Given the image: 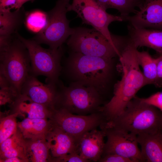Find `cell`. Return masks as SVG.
<instances>
[{
	"label": "cell",
	"instance_id": "obj_1",
	"mask_svg": "<svg viewBox=\"0 0 162 162\" xmlns=\"http://www.w3.org/2000/svg\"><path fill=\"white\" fill-rule=\"evenodd\" d=\"M136 49L128 43L119 57L123 72L122 78L115 85L112 98L100 109L106 122L122 113L138 91L146 85L136 56Z\"/></svg>",
	"mask_w": 162,
	"mask_h": 162
},
{
	"label": "cell",
	"instance_id": "obj_2",
	"mask_svg": "<svg viewBox=\"0 0 162 162\" xmlns=\"http://www.w3.org/2000/svg\"><path fill=\"white\" fill-rule=\"evenodd\" d=\"M114 59L70 51L66 62L65 72L71 82L93 87L103 95L112 77Z\"/></svg>",
	"mask_w": 162,
	"mask_h": 162
},
{
	"label": "cell",
	"instance_id": "obj_3",
	"mask_svg": "<svg viewBox=\"0 0 162 162\" xmlns=\"http://www.w3.org/2000/svg\"><path fill=\"white\" fill-rule=\"evenodd\" d=\"M104 127L124 130L136 136L162 134V112L135 97L124 110Z\"/></svg>",
	"mask_w": 162,
	"mask_h": 162
},
{
	"label": "cell",
	"instance_id": "obj_4",
	"mask_svg": "<svg viewBox=\"0 0 162 162\" xmlns=\"http://www.w3.org/2000/svg\"><path fill=\"white\" fill-rule=\"evenodd\" d=\"M17 33L7 45L0 48V73L20 94L22 86L30 74L31 64L28 50Z\"/></svg>",
	"mask_w": 162,
	"mask_h": 162
},
{
	"label": "cell",
	"instance_id": "obj_5",
	"mask_svg": "<svg viewBox=\"0 0 162 162\" xmlns=\"http://www.w3.org/2000/svg\"><path fill=\"white\" fill-rule=\"evenodd\" d=\"M73 29L67 41L70 51L72 52L92 56L114 58L120 56L127 44H113L93 28L79 27Z\"/></svg>",
	"mask_w": 162,
	"mask_h": 162
},
{
	"label": "cell",
	"instance_id": "obj_6",
	"mask_svg": "<svg viewBox=\"0 0 162 162\" xmlns=\"http://www.w3.org/2000/svg\"><path fill=\"white\" fill-rule=\"evenodd\" d=\"M103 95L93 87L71 82L60 84L56 108H64L75 114L86 115L99 111Z\"/></svg>",
	"mask_w": 162,
	"mask_h": 162
},
{
	"label": "cell",
	"instance_id": "obj_7",
	"mask_svg": "<svg viewBox=\"0 0 162 162\" xmlns=\"http://www.w3.org/2000/svg\"><path fill=\"white\" fill-rule=\"evenodd\" d=\"M18 37L29 52L31 64L30 74L46 77V83L58 84L62 70L61 61L64 53L62 46L57 49H45L35 40L24 38L17 32Z\"/></svg>",
	"mask_w": 162,
	"mask_h": 162
},
{
	"label": "cell",
	"instance_id": "obj_8",
	"mask_svg": "<svg viewBox=\"0 0 162 162\" xmlns=\"http://www.w3.org/2000/svg\"><path fill=\"white\" fill-rule=\"evenodd\" d=\"M68 10V11L75 12L77 16L81 19L82 24L92 26L111 43L122 44V36L112 34L108 27L112 22L123 21V17L108 13L96 0H73Z\"/></svg>",
	"mask_w": 162,
	"mask_h": 162
},
{
	"label": "cell",
	"instance_id": "obj_9",
	"mask_svg": "<svg viewBox=\"0 0 162 162\" xmlns=\"http://www.w3.org/2000/svg\"><path fill=\"white\" fill-rule=\"evenodd\" d=\"M70 0H58L55 7L47 12L48 21L45 27L32 39L39 44H44L50 48L62 46L73 32L66 17Z\"/></svg>",
	"mask_w": 162,
	"mask_h": 162
},
{
	"label": "cell",
	"instance_id": "obj_10",
	"mask_svg": "<svg viewBox=\"0 0 162 162\" xmlns=\"http://www.w3.org/2000/svg\"><path fill=\"white\" fill-rule=\"evenodd\" d=\"M50 119L53 125L63 130L77 142L83 134L106 122L103 113L100 111L82 115L72 113L63 108L54 109Z\"/></svg>",
	"mask_w": 162,
	"mask_h": 162
},
{
	"label": "cell",
	"instance_id": "obj_11",
	"mask_svg": "<svg viewBox=\"0 0 162 162\" xmlns=\"http://www.w3.org/2000/svg\"><path fill=\"white\" fill-rule=\"evenodd\" d=\"M101 129L104 130L107 138L102 155L116 154L130 159L134 162H143L138 147L136 135L111 128L102 127Z\"/></svg>",
	"mask_w": 162,
	"mask_h": 162
},
{
	"label": "cell",
	"instance_id": "obj_12",
	"mask_svg": "<svg viewBox=\"0 0 162 162\" xmlns=\"http://www.w3.org/2000/svg\"><path fill=\"white\" fill-rule=\"evenodd\" d=\"M31 74L22 87L21 93L24 94L33 101L52 109L56 108L59 89L58 84L40 82Z\"/></svg>",
	"mask_w": 162,
	"mask_h": 162
},
{
	"label": "cell",
	"instance_id": "obj_13",
	"mask_svg": "<svg viewBox=\"0 0 162 162\" xmlns=\"http://www.w3.org/2000/svg\"><path fill=\"white\" fill-rule=\"evenodd\" d=\"M138 8L123 20L136 28L162 30V0H144Z\"/></svg>",
	"mask_w": 162,
	"mask_h": 162
},
{
	"label": "cell",
	"instance_id": "obj_14",
	"mask_svg": "<svg viewBox=\"0 0 162 162\" xmlns=\"http://www.w3.org/2000/svg\"><path fill=\"white\" fill-rule=\"evenodd\" d=\"M96 129L83 134L77 142V150L80 155L84 159L98 161L103 154L105 145L104 130Z\"/></svg>",
	"mask_w": 162,
	"mask_h": 162
},
{
	"label": "cell",
	"instance_id": "obj_15",
	"mask_svg": "<svg viewBox=\"0 0 162 162\" xmlns=\"http://www.w3.org/2000/svg\"><path fill=\"white\" fill-rule=\"evenodd\" d=\"M45 139L51 160L52 158L77 152V141L63 130L53 124L46 135Z\"/></svg>",
	"mask_w": 162,
	"mask_h": 162
},
{
	"label": "cell",
	"instance_id": "obj_16",
	"mask_svg": "<svg viewBox=\"0 0 162 162\" xmlns=\"http://www.w3.org/2000/svg\"><path fill=\"white\" fill-rule=\"evenodd\" d=\"M127 28L128 42L135 48L148 47L162 55V30L138 28L129 24Z\"/></svg>",
	"mask_w": 162,
	"mask_h": 162
},
{
	"label": "cell",
	"instance_id": "obj_17",
	"mask_svg": "<svg viewBox=\"0 0 162 162\" xmlns=\"http://www.w3.org/2000/svg\"><path fill=\"white\" fill-rule=\"evenodd\" d=\"M10 105L13 112L17 113L24 118L50 119L54 109L36 103L21 93Z\"/></svg>",
	"mask_w": 162,
	"mask_h": 162
},
{
	"label": "cell",
	"instance_id": "obj_18",
	"mask_svg": "<svg viewBox=\"0 0 162 162\" xmlns=\"http://www.w3.org/2000/svg\"><path fill=\"white\" fill-rule=\"evenodd\" d=\"M143 162H162V134L137 136Z\"/></svg>",
	"mask_w": 162,
	"mask_h": 162
},
{
	"label": "cell",
	"instance_id": "obj_19",
	"mask_svg": "<svg viewBox=\"0 0 162 162\" xmlns=\"http://www.w3.org/2000/svg\"><path fill=\"white\" fill-rule=\"evenodd\" d=\"M52 124L50 119L25 118L17 122L18 128L25 139L45 138Z\"/></svg>",
	"mask_w": 162,
	"mask_h": 162
},
{
	"label": "cell",
	"instance_id": "obj_20",
	"mask_svg": "<svg viewBox=\"0 0 162 162\" xmlns=\"http://www.w3.org/2000/svg\"><path fill=\"white\" fill-rule=\"evenodd\" d=\"M26 140L18 128L15 133L0 144V160L18 157L27 160Z\"/></svg>",
	"mask_w": 162,
	"mask_h": 162
},
{
	"label": "cell",
	"instance_id": "obj_21",
	"mask_svg": "<svg viewBox=\"0 0 162 162\" xmlns=\"http://www.w3.org/2000/svg\"><path fill=\"white\" fill-rule=\"evenodd\" d=\"M26 13L22 8L13 12H0V36H10L17 32L24 23Z\"/></svg>",
	"mask_w": 162,
	"mask_h": 162
},
{
	"label": "cell",
	"instance_id": "obj_22",
	"mask_svg": "<svg viewBox=\"0 0 162 162\" xmlns=\"http://www.w3.org/2000/svg\"><path fill=\"white\" fill-rule=\"evenodd\" d=\"M138 62L143 69L145 85L152 84L158 87L162 86V79L158 75L156 58L146 51H136Z\"/></svg>",
	"mask_w": 162,
	"mask_h": 162
},
{
	"label": "cell",
	"instance_id": "obj_23",
	"mask_svg": "<svg viewBox=\"0 0 162 162\" xmlns=\"http://www.w3.org/2000/svg\"><path fill=\"white\" fill-rule=\"evenodd\" d=\"M26 140V155L29 162L51 161V157L45 138Z\"/></svg>",
	"mask_w": 162,
	"mask_h": 162
},
{
	"label": "cell",
	"instance_id": "obj_24",
	"mask_svg": "<svg viewBox=\"0 0 162 162\" xmlns=\"http://www.w3.org/2000/svg\"><path fill=\"white\" fill-rule=\"evenodd\" d=\"M98 4L104 9L109 8L116 9L120 13L123 18L134 14L144 0H96Z\"/></svg>",
	"mask_w": 162,
	"mask_h": 162
},
{
	"label": "cell",
	"instance_id": "obj_25",
	"mask_svg": "<svg viewBox=\"0 0 162 162\" xmlns=\"http://www.w3.org/2000/svg\"><path fill=\"white\" fill-rule=\"evenodd\" d=\"M48 18L47 12L34 10L26 12L24 23L28 30L37 34L46 26Z\"/></svg>",
	"mask_w": 162,
	"mask_h": 162
},
{
	"label": "cell",
	"instance_id": "obj_26",
	"mask_svg": "<svg viewBox=\"0 0 162 162\" xmlns=\"http://www.w3.org/2000/svg\"><path fill=\"white\" fill-rule=\"evenodd\" d=\"M18 113L11 114L1 118L0 121V144L14 134L17 130Z\"/></svg>",
	"mask_w": 162,
	"mask_h": 162
},
{
	"label": "cell",
	"instance_id": "obj_27",
	"mask_svg": "<svg viewBox=\"0 0 162 162\" xmlns=\"http://www.w3.org/2000/svg\"><path fill=\"white\" fill-rule=\"evenodd\" d=\"M20 94L12 86L1 88L0 104L1 106L9 103L11 104L16 100Z\"/></svg>",
	"mask_w": 162,
	"mask_h": 162
},
{
	"label": "cell",
	"instance_id": "obj_28",
	"mask_svg": "<svg viewBox=\"0 0 162 162\" xmlns=\"http://www.w3.org/2000/svg\"><path fill=\"white\" fill-rule=\"evenodd\" d=\"M51 161L56 162H89L81 157L76 152L69 153L62 156L52 158Z\"/></svg>",
	"mask_w": 162,
	"mask_h": 162
},
{
	"label": "cell",
	"instance_id": "obj_29",
	"mask_svg": "<svg viewBox=\"0 0 162 162\" xmlns=\"http://www.w3.org/2000/svg\"><path fill=\"white\" fill-rule=\"evenodd\" d=\"M143 102L151 105L162 112V92H157L146 98H140Z\"/></svg>",
	"mask_w": 162,
	"mask_h": 162
},
{
	"label": "cell",
	"instance_id": "obj_30",
	"mask_svg": "<svg viewBox=\"0 0 162 162\" xmlns=\"http://www.w3.org/2000/svg\"><path fill=\"white\" fill-rule=\"evenodd\" d=\"M100 162H134L131 160L116 154L103 155L98 161Z\"/></svg>",
	"mask_w": 162,
	"mask_h": 162
},
{
	"label": "cell",
	"instance_id": "obj_31",
	"mask_svg": "<svg viewBox=\"0 0 162 162\" xmlns=\"http://www.w3.org/2000/svg\"><path fill=\"white\" fill-rule=\"evenodd\" d=\"M16 0H0V12L10 11Z\"/></svg>",
	"mask_w": 162,
	"mask_h": 162
},
{
	"label": "cell",
	"instance_id": "obj_32",
	"mask_svg": "<svg viewBox=\"0 0 162 162\" xmlns=\"http://www.w3.org/2000/svg\"><path fill=\"white\" fill-rule=\"evenodd\" d=\"M11 86L7 78L3 74L0 73V87L2 88Z\"/></svg>",
	"mask_w": 162,
	"mask_h": 162
},
{
	"label": "cell",
	"instance_id": "obj_33",
	"mask_svg": "<svg viewBox=\"0 0 162 162\" xmlns=\"http://www.w3.org/2000/svg\"><path fill=\"white\" fill-rule=\"evenodd\" d=\"M156 60L157 74L158 77L162 79V55L156 58Z\"/></svg>",
	"mask_w": 162,
	"mask_h": 162
},
{
	"label": "cell",
	"instance_id": "obj_34",
	"mask_svg": "<svg viewBox=\"0 0 162 162\" xmlns=\"http://www.w3.org/2000/svg\"><path fill=\"white\" fill-rule=\"evenodd\" d=\"M1 162H28L26 160L18 157H14L0 160Z\"/></svg>",
	"mask_w": 162,
	"mask_h": 162
}]
</instances>
